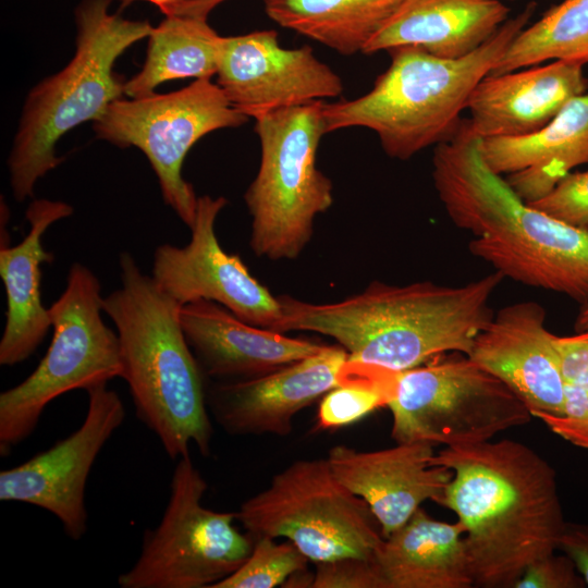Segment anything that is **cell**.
<instances>
[{"label":"cell","mask_w":588,"mask_h":588,"mask_svg":"<svg viewBox=\"0 0 588 588\" xmlns=\"http://www.w3.org/2000/svg\"><path fill=\"white\" fill-rule=\"evenodd\" d=\"M509 13L501 0H406L363 53L417 47L439 58H463L488 41Z\"/></svg>","instance_id":"cell-23"},{"label":"cell","mask_w":588,"mask_h":588,"mask_svg":"<svg viewBox=\"0 0 588 588\" xmlns=\"http://www.w3.org/2000/svg\"><path fill=\"white\" fill-rule=\"evenodd\" d=\"M323 103L285 108L255 120L260 164L244 200L256 256L296 259L313 237L317 215L332 206V182L317 167V151L327 134Z\"/></svg>","instance_id":"cell-7"},{"label":"cell","mask_w":588,"mask_h":588,"mask_svg":"<svg viewBox=\"0 0 588 588\" xmlns=\"http://www.w3.org/2000/svg\"><path fill=\"white\" fill-rule=\"evenodd\" d=\"M528 204L565 223L588 229V170L568 173L551 192Z\"/></svg>","instance_id":"cell-31"},{"label":"cell","mask_w":588,"mask_h":588,"mask_svg":"<svg viewBox=\"0 0 588 588\" xmlns=\"http://www.w3.org/2000/svg\"><path fill=\"white\" fill-rule=\"evenodd\" d=\"M226 203L223 196H198L189 242L159 245L152 255L151 277L181 306L211 301L249 324L278 331L283 318L279 298L218 241L216 220Z\"/></svg>","instance_id":"cell-13"},{"label":"cell","mask_w":588,"mask_h":588,"mask_svg":"<svg viewBox=\"0 0 588 588\" xmlns=\"http://www.w3.org/2000/svg\"><path fill=\"white\" fill-rule=\"evenodd\" d=\"M588 63V0H563L513 39L489 74L550 61Z\"/></svg>","instance_id":"cell-27"},{"label":"cell","mask_w":588,"mask_h":588,"mask_svg":"<svg viewBox=\"0 0 588 588\" xmlns=\"http://www.w3.org/2000/svg\"><path fill=\"white\" fill-rule=\"evenodd\" d=\"M433 465L452 471L437 504L465 527L475 586L514 588L526 567L558 550L565 526L556 473L513 440L445 446Z\"/></svg>","instance_id":"cell-2"},{"label":"cell","mask_w":588,"mask_h":588,"mask_svg":"<svg viewBox=\"0 0 588 588\" xmlns=\"http://www.w3.org/2000/svg\"><path fill=\"white\" fill-rule=\"evenodd\" d=\"M180 320L204 376L219 382L258 378L324 347L249 324L206 299L183 305Z\"/></svg>","instance_id":"cell-19"},{"label":"cell","mask_w":588,"mask_h":588,"mask_svg":"<svg viewBox=\"0 0 588 588\" xmlns=\"http://www.w3.org/2000/svg\"><path fill=\"white\" fill-rule=\"evenodd\" d=\"M576 332H583L588 330V304L584 305L578 314L575 322Z\"/></svg>","instance_id":"cell-36"},{"label":"cell","mask_w":588,"mask_h":588,"mask_svg":"<svg viewBox=\"0 0 588 588\" xmlns=\"http://www.w3.org/2000/svg\"><path fill=\"white\" fill-rule=\"evenodd\" d=\"M536 10L529 2L481 47L458 59L436 57L417 47L389 50L391 62L365 95L323 103L327 133L365 127L384 152L407 160L446 140L478 85L526 27Z\"/></svg>","instance_id":"cell-5"},{"label":"cell","mask_w":588,"mask_h":588,"mask_svg":"<svg viewBox=\"0 0 588 588\" xmlns=\"http://www.w3.org/2000/svg\"><path fill=\"white\" fill-rule=\"evenodd\" d=\"M267 15L343 56L363 52L406 0H264Z\"/></svg>","instance_id":"cell-25"},{"label":"cell","mask_w":588,"mask_h":588,"mask_svg":"<svg viewBox=\"0 0 588 588\" xmlns=\"http://www.w3.org/2000/svg\"><path fill=\"white\" fill-rule=\"evenodd\" d=\"M86 392V416L75 431L0 473L1 501L27 503L48 511L72 540H79L87 530L85 489L91 467L125 418L121 397L107 383Z\"/></svg>","instance_id":"cell-14"},{"label":"cell","mask_w":588,"mask_h":588,"mask_svg":"<svg viewBox=\"0 0 588 588\" xmlns=\"http://www.w3.org/2000/svg\"><path fill=\"white\" fill-rule=\"evenodd\" d=\"M121 285L103 296L120 344L121 378L137 417L172 460L196 445L210 453L212 426L204 373L187 343L179 305L143 272L128 252L119 256Z\"/></svg>","instance_id":"cell-4"},{"label":"cell","mask_w":588,"mask_h":588,"mask_svg":"<svg viewBox=\"0 0 588 588\" xmlns=\"http://www.w3.org/2000/svg\"><path fill=\"white\" fill-rule=\"evenodd\" d=\"M102 303L97 275L74 262L63 292L49 307L52 339L45 356L26 379L0 394L1 456L33 433L57 397L121 378L119 339L103 321Z\"/></svg>","instance_id":"cell-8"},{"label":"cell","mask_w":588,"mask_h":588,"mask_svg":"<svg viewBox=\"0 0 588 588\" xmlns=\"http://www.w3.org/2000/svg\"><path fill=\"white\" fill-rule=\"evenodd\" d=\"M308 561L291 541L260 537L245 563L213 588H273L305 571Z\"/></svg>","instance_id":"cell-30"},{"label":"cell","mask_w":588,"mask_h":588,"mask_svg":"<svg viewBox=\"0 0 588 588\" xmlns=\"http://www.w3.org/2000/svg\"><path fill=\"white\" fill-rule=\"evenodd\" d=\"M346 351L327 346L268 375L218 382L207 392V405L230 434L270 433L285 437L294 416L340 384Z\"/></svg>","instance_id":"cell-17"},{"label":"cell","mask_w":588,"mask_h":588,"mask_svg":"<svg viewBox=\"0 0 588 588\" xmlns=\"http://www.w3.org/2000/svg\"><path fill=\"white\" fill-rule=\"evenodd\" d=\"M387 588H470L475 586L461 522L430 517L420 506L373 556Z\"/></svg>","instance_id":"cell-24"},{"label":"cell","mask_w":588,"mask_h":588,"mask_svg":"<svg viewBox=\"0 0 588 588\" xmlns=\"http://www.w3.org/2000/svg\"><path fill=\"white\" fill-rule=\"evenodd\" d=\"M433 445L396 443L378 451L333 446L328 461L335 477L360 497L388 538L402 527L425 501L439 502L452 471L433 465Z\"/></svg>","instance_id":"cell-18"},{"label":"cell","mask_w":588,"mask_h":588,"mask_svg":"<svg viewBox=\"0 0 588 588\" xmlns=\"http://www.w3.org/2000/svg\"><path fill=\"white\" fill-rule=\"evenodd\" d=\"M225 0H180L161 12L208 17V14Z\"/></svg>","instance_id":"cell-35"},{"label":"cell","mask_w":588,"mask_h":588,"mask_svg":"<svg viewBox=\"0 0 588 588\" xmlns=\"http://www.w3.org/2000/svg\"><path fill=\"white\" fill-rule=\"evenodd\" d=\"M481 152L525 201L538 200L573 169L588 163V91L538 131L481 138Z\"/></svg>","instance_id":"cell-22"},{"label":"cell","mask_w":588,"mask_h":588,"mask_svg":"<svg viewBox=\"0 0 588 588\" xmlns=\"http://www.w3.org/2000/svg\"><path fill=\"white\" fill-rule=\"evenodd\" d=\"M112 0H81L75 9V52L59 72L28 93L8 158L16 201L34 197L36 183L62 161L60 138L76 126L96 122L124 95L115 61L135 42L148 38V21L109 11Z\"/></svg>","instance_id":"cell-6"},{"label":"cell","mask_w":588,"mask_h":588,"mask_svg":"<svg viewBox=\"0 0 588 588\" xmlns=\"http://www.w3.org/2000/svg\"><path fill=\"white\" fill-rule=\"evenodd\" d=\"M564 378V413L543 424L567 442L588 450V330L554 334Z\"/></svg>","instance_id":"cell-29"},{"label":"cell","mask_w":588,"mask_h":588,"mask_svg":"<svg viewBox=\"0 0 588 588\" xmlns=\"http://www.w3.org/2000/svg\"><path fill=\"white\" fill-rule=\"evenodd\" d=\"M587 91L584 65L575 62L555 60L488 74L468 100V121L481 138L526 135L547 125Z\"/></svg>","instance_id":"cell-20"},{"label":"cell","mask_w":588,"mask_h":588,"mask_svg":"<svg viewBox=\"0 0 588 588\" xmlns=\"http://www.w3.org/2000/svg\"><path fill=\"white\" fill-rule=\"evenodd\" d=\"M313 588H387L375 559L344 558L317 563Z\"/></svg>","instance_id":"cell-32"},{"label":"cell","mask_w":588,"mask_h":588,"mask_svg":"<svg viewBox=\"0 0 588 588\" xmlns=\"http://www.w3.org/2000/svg\"><path fill=\"white\" fill-rule=\"evenodd\" d=\"M537 302L507 305L475 338L471 360L504 382L542 422L564 413V378L554 334Z\"/></svg>","instance_id":"cell-16"},{"label":"cell","mask_w":588,"mask_h":588,"mask_svg":"<svg viewBox=\"0 0 588 588\" xmlns=\"http://www.w3.org/2000/svg\"><path fill=\"white\" fill-rule=\"evenodd\" d=\"M432 180L451 221L473 234V256L504 278L588 304V229L525 201L488 166L468 120L434 146Z\"/></svg>","instance_id":"cell-1"},{"label":"cell","mask_w":588,"mask_h":588,"mask_svg":"<svg viewBox=\"0 0 588 588\" xmlns=\"http://www.w3.org/2000/svg\"><path fill=\"white\" fill-rule=\"evenodd\" d=\"M122 4V7H126L131 4L134 1H147L150 2L159 8L160 11L167 9L168 7L176 3L180 0H119Z\"/></svg>","instance_id":"cell-37"},{"label":"cell","mask_w":588,"mask_h":588,"mask_svg":"<svg viewBox=\"0 0 588 588\" xmlns=\"http://www.w3.org/2000/svg\"><path fill=\"white\" fill-rule=\"evenodd\" d=\"M216 76L232 107L255 120L343 91L341 77L309 46L284 48L273 29L222 37Z\"/></svg>","instance_id":"cell-15"},{"label":"cell","mask_w":588,"mask_h":588,"mask_svg":"<svg viewBox=\"0 0 588 588\" xmlns=\"http://www.w3.org/2000/svg\"><path fill=\"white\" fill-rule=\"evenodd\" d=\"M221 39L207 17L166 14L148 36L140 71L124 82V95L145 97L177 78H211L218 69Z\"/></svg>","instance_id":"cell-26"},{"label":"cell","mask_w":588,"mask_h":588,"mask_svg":"<svg viewBox=\"0 0 588 588\" xmlns=\"http://www.w3.org/2000/svg\"><path fill=\"white\" fill-rule=\"evenodd\" d=\"M586 583L566 554L554 552L529 564L514 588H583Z\"/></svg>","instance_id":"cell-33"},{"label":"cell","mask_w":588,"mask_h":588,"mask_svg":"<svg viewBox=\"0 0 588 588\" xmlns=\"http://www.w3.org/2000/svg\"><path fill=\"white\" fill-rule=\"evenodd\" d=\"M73 207L61 200L33 199L25 218L29 229L16 245L1 231L0 277L5 291V324L0 340V365L26 360L51 329L49 308L41 301V265L53 261L42 237L57 221L70 217Z\"/></svg>","instance_id":"cell-21"},{"label":"cell","mask_w":588,"mask_h":588,"mask_svg":"<svg viewBox=\"0 0 588 588\" xmlns=\"http://www.w3.org/2000/svg\"><path fill=\"white\" fill-rule=\"evenodd\" d=\"M558 549L572 559L588 585V524L566 522Z\"/></svg>","instance_id":"cell-34"},{"label":"cell","mask_w":588,"mask_h":588,"mask_svg":"<svg viewBox=\"0 0 588 588\" xmlns=\"http://www.w3.org/2000/svg\"><path fill=\"white\" fill-rule=\"evenodd\" d=\"M396 372L347 359L340 373V384L327 392L320 402L317 428H341L377 408L387 407Z\"/></svg>","instance_id":"cell-28"},{"label":"cell","mask_w":588,"mask_h":588,"mask_svg":"<svg viewBox=\"0 0 588 588\" xmlns=\"http://www.w3.org/2000/svg\"><path fill=\"white\" fill-rule=\"evenodd\" d=\"M501 1H513V0H501Z\"/></svg>","instance_id":"cell-38"},{"label":"cell","mask_w":588,"mask_h":588,"mask_svg":"<svg viewBox=\"0 0 588 588\" xmlns=\"http://www.w3.org/2000/svg\"><path fill=\"white\" fill-rule=\"evenodd\" d=\"M247 120L217 83L201 78L168 94L118 99L94 122V132L114 146L138 148L158 177L164 203L191 228L198 197L182 175L186 155L209 133Z\"/></svg>","instance_id":"cell-12"},{"label":"cell","mask_w":588,"mask_h":588,"mask_svg":"<svg viewBox=\"0 0 588 588\" xmlns=\"http://www.w3.org/2000/svg\"><path fill=\"white\" fill-rule=\"evenodd\" d=\"M253 539L285 538L315 563L373 559L383 541L368 504L334 475L328 458L299 460L236 512Z\"/></svg>","instance_id":"cell-10"},{"label":"cell","mask_w":588,"mask_h":588,"mask_svg":"<svg viewBox=\"0 0 588 588\" xmlns=\"http://www.w3.org/2000/svg\"><path fill=\"white\" fill-rule=\"evenodd\" d=\"M207 488L189 455L179 458L162 518L145 531L121 588H213L245 563L255 540L234 526L236 512L203 505Z\"/></svg>","instance_id":"cell-11"},{"label":"cell","mask_w":588,"mask_h":588,"mask_svg":"<svg viewBox=\"0 0 588 588\" xmlns=\"http://www.w3.org/2000/svg\"><path fill=\"white\" fill-rule=\"evenodd\" d=\"M387 407L396 443L444 448L490 441L532 418L504 382L462 353L397 371Z\"/></svg>","instance_id":"cell-9"},{"label":"cell","mask_w":588,"mask_h":588,"mask_svg":"<svg viewBox=\"0 0 588 588\" xmlns=\"http://www.w3.org/2000/svg\"><path fill=\"white\" fill-rule=\"evenodd\" d=\"M504 277L494 271L462 285L371 282L343 301L315 304L278 296V332L311 331L334 339L354 363L403 371L440 355H468L493 317L490 299Z\"/></svg>","instance_id":"cell-3"}]
</instances>
